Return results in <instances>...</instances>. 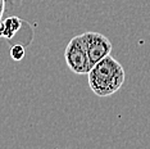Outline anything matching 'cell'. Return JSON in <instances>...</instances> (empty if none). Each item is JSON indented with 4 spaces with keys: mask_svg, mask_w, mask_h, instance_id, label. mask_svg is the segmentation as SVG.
Masks as SVG:
<instances>
[{
    "mask_svg": "<svg viewBox=\"0 0 150 149\" xmlns=\"http://www.w3.org/2000/svg\"><path fill=\"white\" fill-rule=\"evenodd\" d=\"M87 76L90 89L100 98L117 93L126 80V73L122 64L110 57V54L94 64L93 68L88 71Z\"/></svg>",
    "mask_w": 150,
    "mask_h": 149,
    "instance_id": "cell-1",
    "label": "cell"
},
{
    "mask_svg": "<svg viewBox=\"0 0 150 149\" xmlns=\"http://www.w3.org/2000/svg\"><path fill=\"white\" fill-rule=\"evenodd\" d=\"M66 63L72 72L77 74H87L91 70V64L88 60V55L86 52V46L82 35L72 37L68 43L66 52H64Z\"/></svg>",
    "mask_w": 150,
    "mask_h": 149,
    "instance_id": "cell-2",
    "label": "cell"
},
{
    "mask_svg": "<svg viewBox=\"0 0 150 149\" xmlns=\"http://www.w3.org/2000/svg\"><path fill=\"white\" fill-rule=\"evenodd\" d=\"M82 37L85 41V46H86V52L91 64V68L99 60H101L112 53L113 45H112L110 40L107 36H104L103 33L88 31L82 33Z\"/></svg>",
    "mask_w": 150,
    "mask_h": 149,
    "instance_id": "cell-3",
    "label": "cell"
},
{
    "mask_svg": "<svg viewBox=\"0 0 150 149\" xmlns=\"http://www.w3.org/2000/svg\"><path fill=\"white\" fill-rule=\"evenodd\" d=\"M23 21L17 16H11L0 22V37L11 40L17 32L21 30Z\"/></svg>",
    "mask_w": 150,
    "mask_h": 149,
    "instance_id": "cell-4",
    "label": "cell"
},
{
    "mask_svg": "<svg viewBox=\"0 0 150 149\" xmlns=\"http://www.w3.org/2000/svg\"><path fill=\"white\" fill-rule=\"evenodd\" d=\"M25 48L21 45V44H17V45H13L11 48V57L13 60H16V62H19V60H22L25 58Z\"/></svg>",
    "mask_w": 150,
    "mask_h": 149,
    "instance_id": "cell-5",
    "label": "cell"
},
{
    "mask_svg": "<svg viewBox=\"0 0 150 149\" xmlns=\"http://www.w3.org/2000/svg\"><path fill=\"white\" fill-rule=\"evenodd\" d=\"M4 11H5V0H0V19L3 18Z\"/></svg>",
    "mask_w": 150,
    "mask_h": 149,
    "instance_id": "cell-6",
    "label": "cell"
},
{
    "mask_svg": "<svg viewBox=\"0 0 150 149\" xmlns=\"http://www.w3.org/2000/svg\"><path fill=\"white\" fill-rule=\"evenodd\" d=\"M0 22H1V19H0Z\"/></svg>",
    "mask_w": 150,
    "mask_h": 149,
    "instance_id": "cell-7",
    "label": "cell"
}]
</instances>
